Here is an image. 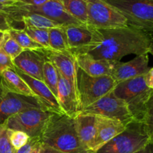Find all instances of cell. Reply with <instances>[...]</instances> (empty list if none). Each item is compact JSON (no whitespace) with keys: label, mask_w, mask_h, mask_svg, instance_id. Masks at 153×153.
<instances>
[{"label":"cell","mask_w":153,"mask_h":153,"mask_svg":"<svg viewBox=\"0 0 153 153\" xmlns=\"http://www.w3.org/2000/svg\"><path fill=\"white\" fill-rule=\"evenodd\" d=\"M49 43L50 49L57 52H71L67 41L64 26L49 29Z\"/></svg>","instance_id":"23"},{"label":"cell","mask_w":153,"mask_h":153,"mask_svg":"<svg viewBox=\"0 0 153 153\" xmlns=\"http://www.w3.org/2000/svg\"><path fill=\"white\" fill-rule=\"evenodd\" d=\"M75 120L79 141L85 151H89L97 132V117L79 114Z\"/></svg>","instance_id":"19"},{"label":"cell","mask_w":153,"mask_h":153,"mask_svg":"<svg viewBox=\"0 0 153 153\" xmlns=\"http://www.w3.org/2000/svg\"><path fill=\"white\" fill-rule=\"evenodd\" d=\"M40 141L64 153L86 152L79 141L75 118L65 114H52L40 135Z\"/></svg>","instance_id":"2"},{"label":"cell","mask_w":153,"mask_h":153,"mask_svg":"<svg viewBox=\"0 0 153 153\" xmlns=\"http://www.w3.org/2000/svg\"><path fill=\"white\" fill-rule=\"evenodd\" d=\"M145 130L150 140V143L153 146V95L148 102L146 112L142 120Z\"/></svg>","instance_id":"28"},{"label":"cell","mask_w":153,"mask_h":153,"mask_svg":"<svg viewBox=\"0 0 153 153\" xmlns=\"http://www.w3.org/2000/svg\"><path fill=\"white\" fill-rule=\"evenodd\" d=\"M16 149L12 146L7 132V128L3 124L0 125V153H14Z\"/></svg>","instance_id":"30"},{"label":"cell","mask_w":153,"mask_h":153,"mask_svg":"<svg viewBox=\"0 0 153 153\" xmlns=\"http://www.w3.org/2000/svg\"><path fill=\"white\" fill-rule=\"evenodd\" d=\"M52 114L40 108L28 109L11 116L3 125L8 129L23 131L30 138L40 137Z\"/></svg>","instance_id":"8"},{"label":"cell","mask_w":153,"mask_h":153,"mask_svg":"<svg viewBox=\"0 0 153 153\" xmlns=\"http://www.w3.org/2000/svg\"><path fill=\"white\" fill-rule=\"evenodd\" d=\"M33 108L43 109L35 97L14 94L0 85V125L13 115Z\"/></svg>","instance_id":"10"},{"label":"cell","mask_w":153,"mask_h":153,"mask_svg":"<svg viewBox=\"0 0 153 153\" xmlns=\"http://www.w3.org/2000/svg\"><path fill=\"white\" fill-rule=\"evenodd\" d=\"M64 28L71 51L85 47L92 41V30L87 25H69L64 26Z\"/></svg>","instance_id":"20"},{"label":"cell","mask_w":153,"mask_h":153,"mask_svg":"<svg viewBox=\"0 0 153 153\" xmlns=\"http://www.w3.org/2000/svg\"><path fill=\"white\" fill-rule=\"evenodd\" d=\"M43 52L47 59L52 63L58 73L77 90L78 66L72 52H57L46 49H43Z\"/></svg>","instance_id":"17"},{"label":"cell","mask_w":153,"mask_h":153,"mask_svg":"<svg viewBox=\"0 0 153 153\" xmlns=\"http://www.w3.org/2000/svg\"><path fill=\"white\" fill-rule=\"evenodd\" d=\"M86 153H96L95 152H93V151H87Z\"/></svg>","instance_id":"43"},{"label":"cell","mask_w":153,"mask_h":153,"mask_svg":"<svg viewBox=\"0 0 153 153\" xmlns=\"http://www.w3.org/2000/svg\"><path fill=\"white\" fill-rule=\"evenodd\" d=\"M9 35L14 39L18 44L24 49H30V50H40L44 48L41 45L38 44L32 40L28 34L25 33L22 28H11L7 31Z\"/></svg>","instance_id":"24"},{"label":"cell","mask_w":153,"mask_h":153,"mask_svg":"<svg viewBox=\"0 0 153 153\" xmlns=\"http://www.w3.org/2000/svg\"><path fill=\"white\" fill-rule=\"evenodd\" d=\"M117 85V82L111 76L92 77L78 67L77 91L81 112L113 91Z\"/></svg>","instance_id":"6"},{"label":"cell","mask_w":153,"mask_h":153,"mask_svg":"<svg viewBox=\"0 0 153 153\" xmlns=\"http://www.w3.org/2000/svg\"><path fill=\"white\" fill-rule=\"evenodd\" d=\"M47 60L43 49L40 50L25 49L13 60V62L15 69L31 77L43 81V64Z\"/></svg>","instance_id":"13"},{"label":"cell","mask_w":153,"mask_h":153,"mask_svg":"<svg viewBox=\"0 0 153 153\" xmlns=\"http://www.w3.org/2000/svg\"><path fill=\"white\" fill-rule=\"evenodd\" d=\"M16 4L19 11L42 15L57 22L61 26L82 24L69 14L58 0H49L46 3L39 6L25 5L18 2Z\"/></svg>","instance_id":"11"},{"label":"cell","mask_w":153,"mask_h":153,"mask_svg":"<svg viewBox=\"0 0 153 153\" xmlns=\"http://www.w3.org/2000/svg\"><path fill=\"white\" fill-rule=\"evenodd\" d=\"M149 53H150L153 56V38H152V43H151L150 47H149Z\"/></svg>","instance_id":"42"},{"label":"cell","mask_w":153,"mask_h":153,"mask_svg":"<svg viewBox=\"0 0 153 153\" xmlns=\"http://www.w3.org/2000/svg\"><path fill=\"white\" fill-rule=\"evenodd\" d=\"M86 2L88 26L100 29L128 26L126 18L103 0H86Z\"/></svg>","instance_id":"7"},{"label":"cell","mask_w":153,"mask_h":153,"mask_svg":"<svg viewBox=\"0 0 153 153\" xmlns=\"http://www.w3.org/2000/svg\"><path fill=\"white\" fill-rule=\"evenodd\" d=\"M81 114L118 120L126 126L135 121L126 103L115 97L113 91L82 110Z\"/></svg>","instance_id":"9"},{"label":"cell","mask_w":153,"mask_h":153,"mask_svg":"<svg viewBox=\"0 0 153 153\" xmlns=\"http://www.w3.org/2000/svg\"><path fill=\"white\" fill-rule=\"evenodd\" d=\"M16 10V4H8L0 3V12L8 13L9 15L15 12Z\"/></svg>","instance_id":"34"},{"label":"cell","mask_w":153,"mask_h":153,"mask_svg":"<svg viewBox=\"0 0 153 153\" xmlns=\"http://www.w3.org/2000/svg\"><path fill=\"white\" fill-rule=\"evenodd\" d=\"M39 153H64L62 152L57 150V149H54V148L50 147V146H47V145L44 144L43 143H40V151Z\"/></svg>","instance_id":"37"},{"label":"cell","mask_w":153,"mask_h":153,"mask_svg":"<svg viewBox=\"0 0 153 153\" xmlns=\"http://www.w3.org/2000/svg\"><path fill=\"white\" fill-rule=\"evenodd\" d=\"M148 54L137 55L128 62H117L115 65L111 77L120 83L123 81L145 76L149 70Z\"/></svg>","instance_id":"14"},{"label":"cell","mask_w":153,"mask_h":153,"mask_svg":"<svg viewBox=\"0 0 153 153\" xmlns=\"http://www.w3.org/2000/svg\"><path fill=\"white\" fill-rule=\"evenodd\" d=\"M0 85L7 91L19 95L34 97V94L26 82L15 70L7 69L0 73Z\"/></svg>","instance_id":"21"},{"label":"cell","mask_w":153,"mask_h":153,"mask_svg":"<svg viewBox=\"0 0 153 153\" xmlns=\"http://www.w3.org/2000/svg\"><path fill=\"white\" fill-rule=\"evenodd\" d=\"M7 132H8L10 143L16 150L20 149L25 144H27L31 139L29 136L23 131L7 128Z\"/></svg>","instance_id":"29"},{"label":"cell","mask_w":153,"mask_h":153,"mask_svg":"<svg viewBox=\"0 0 153 153\" xmlns=\"http://www.w3.org/2000/svg\"><path fill=\"white\" fill-rule=\"evenodd\" d=\"M0 47L13 60L16 58L19 55H20L24 50L17 43V42L12 38L8 33L6 31L4 33V37L3 39Z\"/></svg>","instance_id":"27"},{"label":"cell","mask_w":153,"mask_h":153,"mask_svg":"<svg viewBox=\"0 0 153 153\" xmlns=\"http://www.w3.org/2000/svg\"><path fill=\"white\" fill-rule=\"evenodd\" d=\"M143 76L120 82L113 91L115 97L126 103L134 120L139 123H142L148 102L153 95V90L146 86Z\"/></svg>","instance_id":"3"},{"label":"cell","mask_w":153,"mask_h":153,"mask_svg":"<svg viewBox=\"0 0 153 153\" xmlns=\"http://www.w3.org/2000/svg\"><path fill=\"white\" fill-rule=\"evenodd\" d=\"M11 22L12 20L8 13L0 12V31L6 32L9 31L12 28Z\"/></svg>","instance_id":"32"},{"label":"cell","mask_w":153,"mask_h":153,"mask_svg":"<svg viewBox=\"0 0 153 153\" xmlns=\"http://www.w3.org/2000/svg\"><path fill=\"white\" fill-rule=\"evenodd\" d=\"M57 100L61 110L67 116L76 118L81 113L77 90L59 73Z\"/></svg>","instance_id":"15"},{"label":"cell","mask_w":153,"mask_h":153,"mask_svg":"<svg viewBox=\"0 0 153 153\" xmlns=\"http://www.w3.org/2000/svg\"><path fill=\"white\" fill-rule=\"evenodd\" d=\"M143 77H144V81L146 86L149 89L153 90V67L149 69V71L145 74Z\"/></svg>","instance_id":"35"},{"label":"cell","mask_w":153,"mask_h":153,"mask_svg":"<svg viewBox=\"0 0 153 153\" xmlns=\"http://www.w3.org/2000/svg\"><path fill=\"white\" fill-rule=\"evenodd\" d=\"M91 28V43L82 49L72 50V53H85L96 59L117 62L128 55L137 56L149 53L152 37L140 30L129 25L105 29Z\"/></svg>","instance_id":"1"},{"label":"cell","mask_w":153,"mask_h":153,"mask_svg":"<svg viewBox=\"0 0 153 153\" xmlns=\"http://www.w3.org/2000/svg\"><path fill=\"white\" fill-rule=\"evenodd\" d=\"M87 152V151H86V152H79V153H86Z\"/></svg>","instance_id":"44"},{"label":"cell","mask_w":153,"mask_h":153,"mask_svg":"<svg viewBox=\"0 0 153 153\" xmlns=\"http://www.w3.org/2000/svg\"><path fill=\"white\" fill-rule=\"evenodd\" d=\"M134 153H153V146L151 143H149L146 147H144L143 149H140V150L137 151V152Z\"/></svg>","instance_id":"38"},{"label":"cell","mask_w":153,"mask_h":153,"mask_svg":"<svg viewBox=\"0 0 153 153\" xmlns=\"http://www.w3.org/2000/svg\"><path fill=\"white\" fill-rule=\"evenodd\" d=\"M149 1H152V2H153V0H149Z\"/></svg>","instance_id":"45"},{"label":"cell","mask_w":153,"mask_h":153,"mask_svg":"<svg viewBox=\"0 0 153 153\" xmlns=\"http://www.w3.org/2000/svg\"><path fill=\"white\" fill-rule=\"evenodd\" d=\"M120 12L128 25L153 38V2L149 0H103Z\"/></svg>","instance_id":"4"},{"label":"cell","mask_w":153,"mask_h":153,"mask_svg":"<svg viewBox=\"0 0 153 153\" xmlns=\"http://www.w3.org/2000/svg\"><path fill=\"white\" fill-rule=\"evenodd\" d=\"M7 69L15 70L12 58L0 47V73Z\"/></svg>","instance_id":"31"},{"label":"cell","mask_w":153,"mask_h":153,"mask_svg":"<svg viewBox=\"0 0 153 153\" xmlns=\"http://www.w3.org/2000/svg\"><path fill=\"white\" fill-rule=\"evenodd\" d=\"M40 143H41V141L37 142V143L34 145V146L32 148V149H31V152L29 153H39V151H40Z\"/></svg>","instance_id":"39"},{"label":"cell","mask_w":153,"mask_h":153,"mask_svg":"<svg viewBox=\"0 0 153 153\" xmlns=\"http://www.w3.org/2000/svg\"><path fill=\"white\" fill-rule=\"evenodd\" d=\"M97 132L89 151L97 152L111 139L122 133L127 126L115 119L97 116Z\"/></svg>","instance_id":"16"},{"label":"cell","mask_w":153,"mask_h":153,"mask_svg":"<svg viewBox=\"0 0 153 153\" xmlns=\"http://www.w3.org/2000/svg\"><path fill=\"white\" fill-rule=\"evenodd\" d=\"M78 67L86 74L92 77L109 76H111L117 61L104 59H96L85 53H73ZM119 62V61H118Z\"/></svg>","instance_id":"18"},{"label":"cell","mask_w":153,"mask_h":153,"mask_svg":"<svg viewBox=\"0 0 153 153\" xmlns=\"http://www.w3.org/2000/svg\"><path fill=\"white\" fill-rule=\"evenodd\" d=\"M150 143L142 123H131L122 133L102 146L96 153H134Z\"/></svg>","instance_id":"5"},{"label":"cell","mask_w":153,"mask_h":153,"mask_svg":"<svg viewBox=\"0 0 153 153\" xmlns=\"http://www.w3.org/2000/svg\"><path fill=\"white\" fill-rule=\"evenodd\" d=\"M4 33L5 32H4V31H0V46H1V42H2L3 39H4Z\"/></svg>","instance_id":"41"},{"label":"cell","mask_w":153,"mask_h":153,"mask_svg":"<svg viewBox=\"0 0 153 153\" xmlns=\"http://www.w3.org/2000/svg\"><path fill=\"white\" fill-rule=\"evenodd\" d=\"M22 29L34 41L41 45L44 49H50L49 43V29L36 28L30 26H24Z\"/></svg>","instance_id":"26"},{"label":"cell","mask_w":153,"mask_h":153,"mask_svg":"<svg viewBox=\"0 0 153 153\" xmlns=\"http://www.w3.org/2000/svg\"><path fill=\"white\" fill-rule=\"evenodd\" d=\"M66 11L84 25L88 22L86 0H58Z\"/></svg>","instance_id":"22"},{"label":"cell","mask_w":153,"mask_h":153,"mask_svg":"<svg viewBox=\"0 0 153 153\" xmlns=\"http://www.w3.org/2000/svg\"><path fill=\"white\" fill-rule=\"evenodd\" d=\"M49 0H18V3H20L22 4L25 5H31V6H39L44 4Z\"/></svg>","instance_id":"36"},{"label":"cell","mask_w":153,"mask_h":153,"mask_svg":"<svg viewBox=\"0 0 153 153\" xmlns=\"http://www.w3.org/2000/svg\"><path fill=\"white\" fill-rule=\"evenodd\" d=\"M43 82L46 84V86L57 98L58 87V73L55 66L49 60H47L43 64Z\"/></svg>","instance_id":"25"},{"label":"cell","mask_w":153,"mask_h":153,"mask_svg":"<svg viewBox=\"0 0 153 153\" xmlns=\"http://www.w3.org/2000/svg\"><path fill=\"white\" fill-rule=\"evenodd\" d=\"M39 141H40V137H37L31 138L27 144H25V146H22L20 149L15 151L14 153H29L31 152V149H32V148L34 146V145Z\"/></svg>","instance_id":"33"},{"label":"cell","mask_w":153,"mask_h":153,"mask_svg":"<svg viewBox=\"0 0 153 153\" xmlns=\"http://www.w3.org/2000/svg\"><path fill=\"white\" fill-rule=\"evenodd\" d=\"M18 2V0H0V3L8 4H15Z\"/></svg>","instance_id":"40"},{"label":"cell","mask_w":153,"mask_h":153,"mask_svg":"<svg viewBox=\"0 0 153 153\" xmlns=\"http://www.w3.org/2000/svg\"><path fill=\"white\" fill-rule=\"evenodd\" d=\"M15 71L26 82L43 110L57 114H64V113L58 104L56 97L43 81L31 77L17 69H15Z\"/></svg>","instance_id":"12"}]
</instances>
